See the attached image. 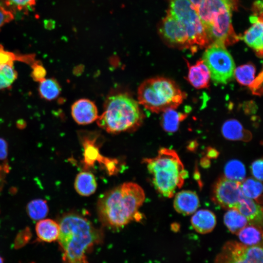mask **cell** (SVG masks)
<instances>
[{
  "label": "cell",
  "mask_w": 263,
  "mask_h": 263,
  "mask_svg": "<svg viewBox=\"0 0 263 263\" xmlns=\"http://www.w3.org/2000/svg\"><path fill=\"white\" fill-rule=\"evenodd\" d=\"M241 186L245 197L254 200L259 204H262L263 185L261 181L248 178L241 182Z\"/></svg>",
  "instance_id": "cb8c5ba5"
},
{
  "label": "cell",
  "mask_w": 263,
  "mask_h": 263,
  "mask_svg": "<svg viewBox=\"0 0 263 263\" xmlns=\"http://www.w3.org/2000/svg\"><path fill=\"white\" fill-rule=\"evenodd\" d=\"M224 174L225 177L229 180L241 182L245 177V168L240 161L231 160L225 166Z\"/></svg>",
  "instance_id": "d4e9b609"
},
{
  "label": "cell",
  "mask_w": 263,
  "mask_h": 263,
  "mask_svg": "<svg viewBox=\"0 0 263 263\" xmlns=\"http://www.w3.org/2000/svg\"><path fill=\"white\" fill-rule=\"evenodd\" d=\"M213 263H263V245L249 246L235 241L226 242Z\"/></svg>",
  "instance_id": "9c48e42d"
},
{
  "label": "cell",
  "mask_w": 263,
  "mask_h": 263,
  "mask_svg": "<svg viewBox=\"0 0 263 263\" xmlns=\"http://www.w3.org/2000/svg\"><path fill=\"white\" fill-rule=\"evenodd\" d=\"M159 32L165 40L170 45L189 48L187 33L180 22L169 14L163 20Z\"/></svg>",
  "instance_id": "8fae6325"
},
{
  "label": "cell",
  "mask_w": 263,
  "mask_h": 263,
  "mask_svg": "<svg viewBox=\"0 0 263 263\" xmlns=\"http://www.w3.org/2000/svg\"><path fill=\"white\" fill-rule=\"evenodd\" d=\"M188 69V80L197 89L206 88L208 87L210 74L209 70L202 59L197 61L194 65L187 62Z\"/></svg>",
  "instance_id": "9a60e30c"
},
{
  "label": "cell",
  "mask_w": 263,
  "mask_h": 263,
  "mask_svg": "<svg viewBox=\"0 0 263 263\" xmlns=\"http://www.w3.org/2000/svg\"><path fill=\"white\" fill-rule=\"evenodd\" d=\"M14 19L13 13L4 7L0 3V29L6 23Z\"/></svg>",
  "instance_id": "836d02e7"
},
{
  "label": "cell",
  "mask_w": 263,
  "mask_h": 263,
  "mask_svg": "<svg viewBox=\"0 0 263 263\" xmlns=\"http://www.w3.org/2000/svg\"><path fill=\"white\" fill-rule=\"evenodd\" d=\"M191 3L193 5L195 8L197 9L198 8L199 6L203 1V0H189Z\"/></svg>",
  "instance_id": "ab89813d"
},
{
  "label": "cell",
  "mask_w": 263,
  "mask_h": 263,
  "mask_svg": "<svg viewBox=\"0 0 263 263\" xmlns=\"http://www.w3.org/2000/svg\"><path fill=\"white\" fill-rule=\"evenodd\" d=\"M248 221V224L262 227L263 208L253 200L244 197L239 202L236 208Z\"/></svg>",
  "instance_id": "2e32d148"
},
{
  "label": "cell",
  "mask_w": 263,
  "mask_h": 263,
  "mask_svg": "<svg viewBox=\"0 0 263 263\" xmlns=\"http://www.w3.org/2000/svg\"><path fill=\"white\" fill-rule=\"evenodd\" d=\"M175 109L169 108L163 112L161 120L162 128L167 132L173 133L177 131L180 123L187 116L184 113L178 112Z\"/></svg>",
  "instance_id": "7402d4cb"
},
{
  "label": "cell",
  "mask_w": 263,
  "mask_h": 263,
  "mask_svg": "<svg viewBox=\"0 0 263 263\" xmlns=\"http://www.w3.org/2000/svg\"><path fill=\"white\" fill-rule=\"evenodd\" d=\"M235 0H203L197 11L209 40L225 46L236 38L232 27Z\"/></svg>",
  "instance_id": "5b68a950"
},
{
  "label": "cell",
  "mask_w": 263,
  "mask_h": 263,
  "mask_svg": "<svg viewBox=\"0 0 263 263\" xmlns=\"http://www.w3.org/2000/svg\"><path fill=\"white\" fill-rule=\"evenodd\" d=\"M97 184L94 175L89 171L79 173L75 178V188L80 195L85 196L93 194L96 190Z\"/></svg>",
  "instance_id": "44dd1931"
},
{
  "label": "cell",
  "mask_w": 263,
  "mask_h": 263,
  "mask_svg": "<svg viewBox=\"0 0 263 263\" xmlns=\"http://www.w3.org/2000/svg\"><path fill=\"white\" fill-rule=\"evenodd\" d=\"M1 167L0 166V172L1 171Z\"/></svg>",
  "instance_id": "b9f144b4"
},
{
  "label": "cell",
  "mask_w": 263,
  "mask_h": 263,
  "mask_svg": "<svg viewBox=\"0 0 263 263\" xmlns=\"http://www.w3.org/2000/svg\"><path fill=\"white\" fill-rule=\"evenodd\" d=\"M145 198L142 188L132 182L123 183L105 193L97 204L101 221L114 227L124 226L131 221H139L138 211Z\"/></svg>",
  "instance_id": "6da1fadb"
},
{
  "label": "cell",
  "mask_w": 263,
  "mask_h": 263,
  "mask_svg": "<svg viewBox=\"0 0 263 263\" xmlns=\"http://www.w3.org/2000/svg\"><path fill=\"white\" fill-rule=\"evenodd\" d=\"M71 114L74 120L79 125H87L98 117L97 107L94 102L88 99H80L73 103Z\"/></svg>",
  "instance_id": "7c38bea8"
},
{
  "label": "cell",
  "mask_w": 263,
  "mask_h": 263,
  "mask_svg": "<svg viewBox=\"0 0 263 263\" xmlns=\"http://www.w3.org/2000/svg\"><path fill=\"white\" fill-rule=\"evenodd\" d=\"M263 75L262 71L248 85L252 93L255 95H261L263 93Z\"/></svg>",
  "instance_id": "1f68e13d"
},
{
  "label": "cell",
  "mask_w": 263,
  "mask_h": 263,
  "mask_svg": "<svg viewBox=\"0 0 263 263\" xmlns=\"http://www.w3.org/2000/svg\"><path fill=\"white\" fill-rule=\"evenodd\" d=\"M31 66L32 69L31 76L35 81L40 82L45 79L46 71L41 62L35 61Z\"/></svg>",
  "instance_id": "4dcf8cb0"
},
{
  "label": "cell",
  "mask_w": 263,
  "mask_h": 263,
  "mask_svg": "<svg viewBox=\"0 0 263 263\" xmlns=\"http://www.w3.org/2000/svg\"><path fill=\"white\" fill-rule=\"evenodd\" d=\"M224 222L227 229L236 235L248 224L247 219L235 208L229 209L225 214Z\"/></svg>",
  "instance_id": "603a6c76"
},
{
  "label": "cell",
  "mask_w": 263,
  "mask_h": 263,
  "mask_svg": "<svg viewBox=\"0 0 263 263\" xmlns=\"http://www.w3.org/2000/svg\"><path fill=\"white\" fill-rule=\"evenodd\" d=\"M26 210L30 218L34 220H40L47 215L49 208L45 201L35 199L27 205Z\"/></svg>",
  "instance_id": "f1b7e54d"
},
{
  "label": "cell",
  "mask_w": 263,
  "mask_h": 263,
  "mask_svg": "<svg viewBox=\"0 0 263 263\" xmlns=\"http://www.w3.org/2000/svg\"><path fill=\"white\" fill-rule=\"evenodd\" d=\"M139 104L126 93L111 94L105 100L104 111L96 120L97 124L111 133L134 131L145 118Z\"/></svg>",
  "instance_id": "3957f363"
},
{
  "label": "cell",
  "mask_w": 263,
  "mask_h": 263,
  "mask_svg": "<svg viewBox=\"0 0 263 263\" xmlns=\"http://www.w3.org/2000/svg\"><path fill=\"white\" fill-rule=\"evenodd\" d=\"M185 97V93L175 82L163 77L146 79L138 89V103L155 113L177 108Z\"/></svg>",
  "instance_id": "8992f818"
},
{
  "label": "cell",
  "mask_w": 263,
  "mask_h": 263,
  "mask_svg": "<svg viewBox=\"0 0 263 263\" xmlns=\"http://www.w3.org/2000/svg\"><path fill=\"white\" fill-rule=\"evenodd\" d=\"M17 75L14 64L0 65V90L10 87Z\"/></svg>",
  "instance_id": "f546056e"
},
{
  "label": "cell",
  "mask_w": 263,
  "mask_h": 263,
  "mask_svg": "<svg viewBox=\"0 0 263 263\" xmlns=\"http://www.w3.org/2000/svg\"><path fill=\"white\" fill-rule=\"evenodd\" d=\"M256 68L251 63H247L236 68L234 75L237 81L241 85L248 86L254 79Z\"/></svg>",
  "instance_id": "4316f807"
},
{
  "label": "cell",
  "mask_w": 263,
  "mask_h": 263,
  "mask_svg": "<svg viewBox=\"0 0 263 263\" xmlns=\"http://www.w3.org/2000/svg\"><path fill=\"white\" fill-rule=\"evenodd\" d=\"M61 88L58 82L53 78L44 79L40 82L38 92L40 97L47 100H52L60 94Z\"/></svg>",
  "instance_id": "484cf974"
},
{
  "label": "cell",
  "mask_w": 263,
  "mask_h": 263,
  "mask_svg": "<svg viewBox=\"0 0 263 263\" xmlns=\"http://www.w3.org/2000/svg\"><path fill=\"white\" fill-rule=\"evenodd\" d=\"M202 60L208 67L210 77L214 82L226 84L233 78L235 64L225 46L211 43L205 51Z\"/></svg>",
  "instance_id": "ba28073f"
},
{
  "label": "cell",
  "mask_w": 263,
  "mask_h": 263,
  "mask_svg": "<svg viewBox=\"0 0 263 263\" xmlns=\"http://www.w3.org/2000/svg\"><path fill=\"white\" fill-rule=\"evenodd\" d=\"M169 14L184 28L192 51L209 43L196 9L189 0H170Z\"/></svg>",
  "instance_id": "52a82bcc"
},
{
  "label": "cell",
  "mask_w": 263,
  "mask_h": 263,
  "mask_svg": "<svg viewBox=\"0 0 263 263\" xmlns=\"http://www.w3.org/2000/svg\"><path fill=\"white\" fill-rule=\"evenodd\" d=\"M191 224L199 233H208L212 231L216 225V216L209 210L201 209L194 212L191 219Z\"/></svg>",
  "instance_id": "ac0fdd59"
},
{
  "label": "cell",
  "mask_w": 263,
  "mask_h": 263,
  "mask_svg": "<svg viewBox=\"0 0 263 263\" xmlns=\"http://www.w3.org/2000/svg\"><path fill=\"white\" fill-rule=\"evenodd\" d=\"M221 132L224 137L229 140L248 142L252 137L251 132L245 129L238 120L234 119L225 122Z\"/></svg>",
  "instance_id": "e0dca14e"
},
{
  "label": "cell",
  "mask_w": 263,
  "mask_h": 263,
  "mask_svg": "<svg viewBox=\"0 0 263 263\" xmlns=\"http://www.w3.org/2000/svg\"><path fill=\"white\" fill-rule=\"evenodd\" d=\"M15 61L32 65L36 60L33 55H19L6 51L0 45V65L13 64Z\"/></svg>",
  "instance_id": "83f0119b"
},
{
  "label": "cell",
  "mask_w": 263,
  "mask_h": 263,
  "mask_svg": "<svg viewBox=\"0 0 263 263\" xmlns=\"http://www.w3.org/2000/svg\"><path fill=\"white\" fill-rule=\"evenodd\" d=\"M7 1L19 10L30 7L36 3V0H7Z\"/></svg>",
  "instance_id": "e575fe53"
},
{
  "label": "cell",
  "mask_w": 263,
  "mask_h": 263,
  "mask_svg": "<svg viewBox=\"0 0 263 263\" xmlns=\"http://www.w3.org/2000/svg\"><path fill=\"white\" fill-rule=\"evenodd\" d=\"M197 142L195 141H191L188 146V149L190 151L194 150L197 148Z\"/></svg>",
  "instance_id": "f35d334b"
},
{
  "label": "cell",
  "mask_w": 263,
  "mask_h": 263,
  "mask_svg": "<svg viewBox=\"0 0 263 263\" xmlns=\"http://www.w3.org/2000/svg\"><path fill=\"white\" fill-rule=\"evenodd\" d=\"M252 25L244 33L243 39L248 46L255 51L259 57H262L263 51V21L255 16L250 17Z\"/></svg>",
  "instance_id": "4fadbf2b"
},
{
  "label": "cell",
  "mask_w": 263,
  "mask_h": 263,
  "mask_svg": "<svg viewBox=\"0 0 263 263\" xmlns=\"http://www.w3.org/2000/svg\"><path fill=\"white\" fill-rule=\"evenodd\" d=\"M0 263H3V259L0 256Z\"/></svg>",
  "instance_id": "60d3db41"
},
{
  "label": "cell",
  "mask_w": 263,
  "mask_h": 263,
  "mask_svg": "<svg viewBox=\"0 0 263 263\" xmlns=\"http://www.w3.org/2000/svg\"><path fill=\"white\" fill-rule=\"evenodd\" d=\"M7 155V144L6 141L0 138V160H4Z\"/></svg>",
  "instance_id": "d590c367"
},
{
  "label": "cell",
  "mask_w": 263,
  "mask_h": 263,
  "mask_svg": "<svg viewBox=\"0 0 263 263\" xmlns=\"http://www.w3.org/2000/svg\"><path fill=\"white\" fill-rule=\"evenodd\" d=\"M151 175L152 183L161 195L171 198L188 176L178 154L173 150L160 149L157 156L143 160Z\"/></svg>",
  "instance_id": "277c9868"
},
{
  "label": "cell",
  "mask_w": 263,
  "mask_h": 263,
  "mask_svg": "<svg viewBox=\"0 0 263 263\" xmlns=\"http://www.w3.org/2000/svg\"><path fill=\"white\" fill-rule=\"evenodd\" d=\"M201 164L202 167L204 168L208 167L210 165V161L209 158L207 157H204L201 159Z\"/></svg>",
  "instance_id": "74e56055"
},
{
  "label": "cell",
  "mask_w": 263,
  "mask_h": 263,
  "mask_svg": "<svg viewBox=\"0 0 263 263\" xmlns=\"http://www.w3.org/2000/svg\"><path fill=\"white\" fill-rule=\"evenodd\" d=\"M36 232L40 241L48 243L54 242L59 236V225L52 219L40 220L36 224Z\"/></svg>",
  "instance_id": "d6986e66"
},
{
  "label": "cell",
  "mask_w": 263,
  "mask_h": 263,
  "mask_svg": "<svg viewBox=\"0 0 263 263\" xmlns=\"http://www.w3.org/2000/svg\"><path fill=\"white\" fill-rule=\"evenodd\" d=\"M262 227L248 224L237 234L242 244L249 246L263 245Z\"/></svg>",
  "instance_id": "ffe728a7"
},
{
  "label": "cell",
  "mask_w": 263,
  "mask_h": 263,
  "mask_svg": "<svg viewBox=\"0 0 263 263\" xmlns=\"http://www.w3.org/2000/svg\"><path fill=\"white\" fill-rule=\"evenodd\" d=\"M207 157L208 158H216L219 155L218 151L214 148L209 147L207 150Z\"/></svg>",
  "instance_id": "8d00e7d4"
},
{
  "label": "cell",
  "mask_w": 263,
  "mask_h": 263,
  "mask_svg": "<svg viewBox=\"0 0 263 263\" xmlns=\"http://www.w3.org/2000/svg\"><path fill=\"white\" fill-rule=\"evenodd\" d=\"M263 159H259L254 161L251 166L252 175L256 180L262 182L263 180Z\"/></svg>",
  "instance_id": "d6a6232c"
},
{
  "label": "cell",
  "mask_w": 263,
  "mask_h": 263,
  "mask_svg": "<svg viewBox=\"0 0 263 263\" xmlns=\"http://www.w3.org/2000/svg\"><path fill=\"white\" fill-rule=\"evenodd\" d=\"M244 197L241 182L221 177L213 186L212 200L215 204L223 208L236 209Z\"/></svg>",
  "instance_id": "30bf717a"
},
{
  "label": "cell",
  "mask_w": 263,
  "mask_h": 263,
  "mask_svg": "<svg viewBox=\"0 0 263 263\" xmlns=\"http://www.w3.org/2000/svg\"><path fill=\"white\" fill-rule=\"evenodd\" d=\"M199 204L198 196L195 192L182 190L175 195L173 207L177 212L184 215H188L196 211Z\"/></svg>",
  "instance_id": "5bb4252c"
},
{
  "label": "cell",
  "mask_w": 263,
  "mask_h": 263,
  "mask_svg": "<svg viewBox=\"0 0 263 263\" xmlns=\"http://www.w3.org/2000/svg\"><path fill=\"white\" fill-rule=\"evenodd\" d=\"M58 241L64 263H88L86 253L101 238V234L87 219L78 214L64 215L59 224Z\"/></svg>",
  "instance_id": "7a4b0ae2"
}]
</instances>
